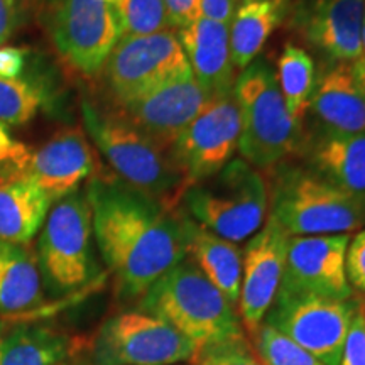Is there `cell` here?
<instances>
[{"mask_svg":"<svg viewBox=\"0 0 365 365\" xmlns=\"http://www.w3.org/2000/svg\"><path fill=\"white\" fill-rule=\"evenodd\" d=\"M93 237L117 296L140 299L168 271L190 257L196 223L182 212L113 176H93L86 186Z\"/></svg>","mask_w":365,"mask_h":365,"instance_id":"cell-1","label":"cell"},{"mask_svg":"<svg viewBox=\"0 0 365 365\" xmlns=\"http://www.w3.org/2000/svg\"><path fill=\"white\" fill-rule=\"evenodd\" d=\"M81 115L86 134L118 180L166 207L180 208L186 181L170 150L154 143L118 110H103L83 100Z\"/></svg>","mask_w":365,"mask_h":365,"instance_id":"cell-2","label":"cell"},{"mask_svg":"<svg viewBox=\"0 0 365 365\" xmlns=\"http://www.w3.org/2000/svg\"><path fill=\"white\" fill-rule=\"evenodd\" d=\"M139 309L166 322L200 350L245 335L237 308L190 257L149 287Z\"/></svg>","mask_w":365,"mask_h":365,"instance_id":"cell-3","label":"cell"},{"mask_svg":"<svg viewBox=\"0 0 365 365\" xmlns=\"http://www.w3.org/2000/svg\"><path fill=\"white\" fill-rule=\"evenodd\" d=\"M267 191L269 217L291 237L352 234L365 225V203L307 164L274 166Z\"/></svg>","mask_w":365,"mask_h":365,"instance_id":"cell-4","label":"cell"},{"mask_svg":"<svg viewBox=\"0 0 365 365\" xmlns=\"http://www.w3.org/2000/svg\"><path fill=\"white\" fill-rule=\"evenodd\" d=\"M234 98L240 115L239 153L255 170H269L298 150L303 129L287 112L276 71L255 58L235 78Z\"/></svg>","mask_w":365,"mask_h":365,"instance_id":"cell-5","label":"cell"},{"mask_svg":"<svg viewBox=\"0 0 365 365\" xmlns=\"http://www.w3.org/2000/svg\"><path fill=\"white\" fill-rule=\"evenodd\" d=\"M180 207L196 225L239 244L261 228L269 191L261 173L237 158L217 175L188 186Z\"/></svg>","mask_w":365,"mask_h":365,"instance_id":"cell-6","label":"cell"},{"mask_svg":"<svg viewBox=\"0 0 365 365\" xmlns=\"http://www.w3.org/2000/svg\"><path fill=\"white\" fill-rule=\"evenodd\" d=\"M38 240L41 276L54 294H70L97 276L93 223L85 191L53 202Z\"/></svg>","mask_w":365,"mask_h":365,"instance_id":"cell-7","label":"cell"},{"mask_svg":"<svg viewBox=\"0 0 365 365\" xmlns=\"http://www.w3.org/2000/svg\"><path fill=\"white\" fill-rule=\"evenodd\" d=\"M44 24L59 56L90 78L122 38L117 12L100 0H46Z\"/></svg>","mask_w":365,"mask_h":365,"instance_id":"cell-8","label":"cell"},{"mask_svg":"<svg viewBox=\"0 0 365 365\" xmlns=\"http://www.w3.org/2000/svg\"><path fill=\"white\" fill-rule=\"evenodd\" d=\"M198 352L185 335L140 309L108 318L93 344L95 365H181Z\"/></svg>","mask_w":365,"mask_h":365,"instance_id":"cell-9","label":"cell"},{"mask_svg":"<svg viewBox=\"0 0 365 365\" xmlns=\"http://www.w3.org/2000/svg\"><path fill=\"white\" fill-rule=\"evenodd\" d=\"M191 68L175 31L120 38L105 63L102 75L117 107L143 97L156 86Z\"/></svg>","mask_w":365,"mask_h":365,"instance_id":"cell-10","label":"cell"},{"mask_svg":"<svg viewBox=\"0 0 365 365\" xmlns=\"http://www.w3.org/2000/svg\"><path fill=\"white\" fill-rule=\"evenodd\" d=\"M359 299L276 296L264 323L304 349L323 365H340Z\"/></svg>","mask_w":365,"mask_h":365,"instance_id":"cell-11","label":"cell"},{"mask_svg":"<svg viewBox=\"0 0 365 365\" xmlns=\"http://www.w3.org/2000/svg\"><path fill=\"white\" fill-rule=\"evenodd\" d=\"M239 137L240 115L234 93L215 97L170 145L186 188L227 166L239 149Z\"/></svg>","mask_w":365,"mask_h":365,"instance_id":"cell-12","label":"cell"},{"mask_svg":"<svg viewBox=\"0 0 365 365\" xmlns=\"http://www.w3.org/2000/svg\"><path fill=\"white\" fill-rule=\"evenodd\" d=\"M350 234L289 237L279 296L354 298L345 255Z\"/></svg>","mask_w":365,"mask_h":365,"instance_id":"cell-13","label":"cell"},{"mask_svg":"<svg viewBox=\"0 0 365 365\" xmlns=\"http://www.w3.org/2000/svg\"><path fill=\"white\" fill-rule=\"evenodd\" d=\"M289 237L279 223L269 217L244 249L237 313L249 339L259 330L276 301L284 272Z\"/></svg>","mask_w":365,"mask_h":365,"instance_id":"cell-14","label":"cell"},{"mask_svg":"<svg viewBox=\"0 0 365 365\" xmlns=\"http://www.w3.org/2000/svg\"><path fill=\"white\" fill-rule=\"evenodd\" d=\"M215 98L195 80L193 73L156 86L143 97L118 107L130 124L170 150L176 137Z\"/></svg>","mask_w":365,"mask_h":365,"instance_id":"cell-15","label":"cell"},{"mask_svg":"<svg viewBox=\"0 0 365 365\" xmlns=\"http://www.w3.org/2000/svg\"><path fill=\"white\" fill-rule=\"evenodd\" d=\"M365 0H298L289 7V24L307 43L333 63L362 58Z\"/></svg>","mask_w":365,"mask_h":365,"instance_id":"cell-16","label":"cell"},{"mask_svg":"<svg viewBox=\"0 0 365 365\" xmlns=\"http://www.w3.org/2000/svg\"><path fill=\"white\" fill-rule=\"evenodd\" d=\"M97 161L85 134L65 129L48 139L33 156L26 171L51 202L78 191L81 182L93 178Z\"/></svg>","mask_w":365,"mask_h":365,"instance_id":"cell-17","label":"cell"},{"mask_svg":"<svg viewBox=\"0 0 365 365\" xmlns=\"http://www.w3.org/2000/svg\"><path fill=\"white\" fill-rule=\"evenodd\" d=\"M307 117L312 132L365 134V100L352 63H335L317 80Z\"/></svg>","mask_w":365,"mask_h":365,"instance_id":"cell-18","label":"cell"},{"mask_svg":"<svg viewBox=\"0 0 365 365\" xmlns=\"http://www.w3.org/2000/svg\"><path fill=\"white\" fill-rule=\"evenodd\" d=\"M176 36L195 80L212 97L234 93L237 76L230 51V27L196 17Z\"/></svg>","mask_w":365,"mask_h":365,"instance_id":"cell-19","label":"cell"},{"mask_svg":"<svg viewBox=\"0 0 365 365\" xmlns=\"http://www.w3.org/2000/svg\"><path fill=\"white\" fill-rule=\"evenodd\" d=\"M298 149L309 170L365 203V134L309 132Z\"/></svg>","mask_w":365,"mask_h":365,"instance_id":"cell-20","label":"cell"},{"mask_svg":"<svg viewBox=\"0 0 365 365\" xmlns=\"http://www.w3.org/2000/svg\"><path fill=\"white\" fill-rule=\"evenodd\" d=\"M51 205L26 170L0 171V240L29 245Z\"/></svg>","mask_w":365,"mask_h":365,"instance_id":"cell-21","label":"cell"},{"mask_svg":"<svg viewBox=\"0 0 365 365\" xmlns=\"http://www.w3.org/2000/svg\"><path fill=\"white\" fill-rule=\"evenodd\" d=\"M43 303L38 255L29 245L0 240V317L33 312Z\"/></svg>","mask_w":365,"mask_h":365,"instance_id":"cell-22","label":"cell"},{"mask_svg":"<svg viewBox=\"0 0 365 365\" xmlns=\"http://www.w3.org/2000/svg\"><path fill=\"white\" fill-rule=\"evenodd\" d=\"M291 0H240L230 24L235 70H244L262 51L274 31L286 21Z\"/></svg>","mask_w":365,"mask_h":365,"instance_id":"cell-23","label":"cell"},{"mask_svg":"<svg viewBox=\"0 0 365 365\" xmlns=\"http://www.w3.org/2000/svg\"><path fill=\"white\" fill-rule=\"evenodd\" d=\"M190 259L207 279L237 308L240 298L244 250L239 244L222 239L196 225L191 240Z\"/></svg>","mask_w":365,"mask_h":365,"instance_id":"cell-24","label":"cell"},{"mask_svg":"<svg viewBox=\"0 0 365 365\" xmlns=\"http://www.w3.org/2000/svg\"><path fill=\"white\" fill-rule=\"evenodd\" d=\"M70 340L46 327L19 325L0 333V365H59Z\"/></svg>","mask_w":365,"mask_h":365,"instance_id":"cell-25","label":"cell"},{"mask_svg":"<svg viewBox=\"0 0 365 365\" xmlns=\"http://www.w3.org/2000/svg\"><path fill=\"white\" fill-rule=\"evenodd\" d=\"M276 76L287 112L294 124L303 129V120L307 118L318 80L313 58L301 46L287 43L277 59Z\"/></svg>","mask_w":365,"mask_h":365,"instance_id":"cell-26","label":"cell"},{"mask_svg":"<svg viewBox=\"0 0 365 365\" xmlns=\"http://www.w3.org/2000/svg\"><path fill=\"white\" fill-rule=\"evenodd\" d=\"M48 100V90L39 81L24 76H0V124L9 127L27 124L38 115Z\"/></svg>","mask_w":365,"mask_h":365,"instance_id":"cell-27","label":"cell"},{"mask_svg":"<svg viewBox=\"0 0 365 365\" xmlns=\"http://www.w3.org/2000/svg\"><path fill=\"white\" fill-rule=\"evenodd\" d=\"M113 11L120 22L122 38L173 31L163 0H124Z\"/></svg>","mask_w":365,"mask_h":365,"instance_id":"cell-28","label":"cell"},{"mask_svg":"<svg viewBox=\"0 0 365 365\" xmlns=\"http://www.w3.org/2000/svg\"><path fill=\"white\" fill-rule=\"evenodd\" d=\"M249 340L252 341L264 365H323L317 357L267 323H262Z\"/></svg>","mask_w":365,"mask_h":365,"instance_id":"cell-29","label":"cell"},{"mask_svg":"<svg viewBox=\"0 0 365 365\" xmlns=\"http://www.w3.org/2000/svg\"><path fill=\"white\" fill-rule=\"evenodd\" d=\"M190 365H264L247 335L203 346Z\"/></svg>","mask_w":365,"mask_h":365,"instance_id":"cell-30","label":"cell"},{"mask_svg":"<svg viewBox=\"0 0 365 365\" xmlns=\"http://www.w3.org/2000/svg\"><path fill=\"white\" fill-rule=\"evenodd\" d=\"M340 365H365V314L362 299H359L357 312L346 333Z\"/></svg>","mask_w":365,"mask_h":365,"instance_id":"cell-31","label":"cell"},{"mask_svg":"<svg viewBox=\"0 0 365 365\" xmlns=\"http://www.w3.org/2000/svg\"><path fill=\"white\" fill-rule=\"evenodd\" d=\"M346 277L352 289L365 293V227L350 237L345 255Z\"/></svg>","mask_w":365,"mask_h":365,"instance_id":"cell-32","label":"cell"},{"mask_svg":"<svg viewBox=\"0 0 365 365\" xmlns=\"http://www.w3.org/2000/svg\"><path fill=\"white\" fill-rule=\"evenodd\" d=\"M33 156V149L24 143L14 139L6 125L0 124V171L21 170L24 171Z\"/></svg>","mask_w":365,"mask_h":365,"instance_id":"cell-33","label":"cell"},{"mask_svg":"<svg viewBox=\"0 0 365 365\" xmlns=\"http://www.w3.org/2000/svg\"><path fill=\"white\" fill-rule=\"evenodd\" d=\"M29 0H0V46H4L26 22Z\"/></svg>","mask_w":365,"mask_h":365,"instance_id":"cell-34","label":"cell"},{"mask_svg":"<svg viewBox=\"0 0 365 365\" xmlns=\"http://www.w3.org/2000/svg\"><path fill=\"white\" fill-rule=\"evenodd\" d=\"M240 0H198V17L230 27Z\"/></svg>","mask_w":365,"mask_h":365,"instance_id":"cell-35","label":"cell"},{"mask_svg":"<svg viewBox=\"0 0 365 365\" xmlns=\"http://www.w3.org/2000/svg\"><path fill=\"white\" fill-rule=\"evenodd\" d=\"M163 2L175 33L185 29L198 17V0H163Z\"/></svg>","mask_w":365,"mask_h":365,"instance_id":"cell-36","label":"cell"},{"mask_svg":"<svg viewBox=\"0 0 365 365\" xmlns=\"http://www.w3.org/2000/svg\"><path fill=\"white\" fill-rule=\"evenodd\" d=\"M26 61V49L17 48V46H0V76L4 78L22 76Z\"/></svg>","mask_w":365,"mask_h":365,"instance_id":"cell-37","label":"cell"},{"mask_svg":"<svg viewBox=\"0 0 365 365\" xmlns=\"http://www.w3.org/2000/svg\"><path fill=\"white\" fill-rule=\"evenodd\" d=\"M352 71H354V76H355V80H357L360 91H362L364 100H365V58L364 56L352 63Z\"/></svg>","mask_w":365,"mask_h":365,"instance_id":"cell-38","label":"cell"},{"mask_svg":"<svg viewBox=\"0 0 365 365\" xmlns=\"http://www.w3.org/2000/svg\"><path fill=\"white\" fill-rule=\"evenodd\" d=\"M360 41H362V56L365 58V7H364V17H362V33H360Z\"/></svg>","mask_w":365,"mask_h":365,"instance_id":"cell-39","label":"cell"},{"mask_svg":"<svg viewBox=\"0 0 365 365\" xmlns=\"http://www.w3.org/2000/svg\"><path fill=\"white\" fill-rule=\"evenodd\" d=\"M100 2H103V4H108V6H110V7H113V9H115V7H118V6H120V4H122V2H124V0H100Z\"/></svg>","mask_w":365,"mask_h":365,"instance_id":"cell-40","label":"cell"},{"mask_svg":"<svg viewBox=\"0 0 365 365\" xmlns=\"http://www.w3.org/2000/svg\"><path fill=\"white\" fill-rule=\"evenodd\" d=\"M364 314H365V301H364Z\"/></svg>","mask_w":365,"mask_h":365,"instance_id":"cell-41","label":"cell"},{"mask_svg":"<svg viewBox=\"0 0 365 365\" xmlns=\"http://www.w3.org/2000/svg\"><path fill=\"white\" fill-rule=\"evenodd\" d=\"M59 365H63V364H59Z\"/></svg>","mask_w":365,"mask_h":365,"instance_id":"cell-42","label":"cell"}]
</instances>
